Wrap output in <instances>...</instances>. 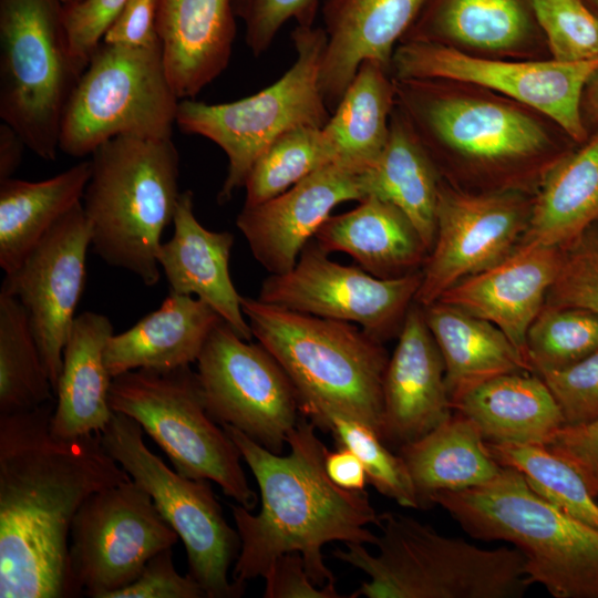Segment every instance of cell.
Instances as JSON below:
<instances>
[{"label":"cell","instance_id":"1","mask_svg":"<svg viewBox=\"0 0 598 598\" xmlns=\"http://www.w3.org/2000/svg\"><path fill=\"white\" fill-rule=\"evenodd\" d=\"M52 401L0 414V597H78L69 564L73 519L93 493L128 474L100 433L52 434Z\"/></svg>","mask_w":598,"mask_h":598},{"label":"cell","instance_id":"2","mask_svg":"<svg viewBox=\"0 0 598 598\" xmlns=\"http://www.w3.org/2000/svg\"><path fill=\"white\" fill-rule=\"evenodd\" d=\"M254 474L260 492L257 514L230 505L240 551L231 580L245 588L265 577L281 555L298 551L318 586L336 581L323 561L322 547L331 542L372 544L377 535L368 525L378 514L364 489L349 491L332 482L324 460L327 446L316 424L301 416L287 437L288 455L272 453L236 427L221 425Z\"/></svg>","mask_w":598,"mask_h":598},{"label":"cell","instance_id":"3","mask_svg":"<svg viewBox=\"0 0 598 598\" xmlns=\"http://www.w3.org/2000/svg\"><path fill=\"white\" fill-rule=\"evenodd\" d=\"M251 334L291 380L302 416L323 427L340 415L380 436L383 378L389 361L382 342L359 326L292 311L258 298H241Z\"/></svg>","mask_w":598,"mask_h":598},{"label":"cell","instance_id":"4","mask_svg":"<svg viewBox=\"0 0 598 598\" xmlns=\"http://www.w3.org/2000/svg\"><path fill=\"white\" fill-rule=\"evenodd\" d=\"M81 200L91 226V247L109 266L145 286L161 279L162 235L178 198L179 155L172 138L117 136L91 154Z\"/></svg>","mask_w":598,"mask_h":598},{"label":"cell","instance_id":"5","mask_svg":"<svg viewBox=\"0 0 598 598\" xmlns=\"http://www.w3.org/2000/svg\"><path fill=\"white\" fill-rule=\"evenodd\" d=\"M375 525L377 555L354 543L332 551L370 578L351 598H520L532 585L515 547L481 548L395 512Z\"/></svg>","mask_w":598,"mask_h":598},{"label":"cell","instance_id":"6","mask_svg":"<svg viewBox=\"0 0 598 598\" xmlns=\"http://www.w3.org/2000/svg\"><path fill=\"white\" fill-rule=\"evenodd\" d=\"M444 508L472 537L503 540L525 559L530 584L555 598H598V529L538 495L515 468L480 486L440 492Z\"/></svg>","mask_w":598,"mask_h":598},{"label":"cell","instance_id":"7","mask_svg":"<svg viewBox=\"0 0 598 598\" xmlns=\"http://www.w3.org/2000/svg\"><path fill=\"white\" fill-rule=\"evenodd\" d=\"M291 40L296 52L293 63L264 90L226 103L179 101L176 117L179 130L212 141L227 156L219 203H227L244 187L251 166L277 137L298 126L323 127L330 118L320 87L326 32L315 24H297Z\"/></svg>","mask_w":598,"mask_h":598},{"label":"cell","instance_id":"8","mask_svg":"<svg viewBox=\"0 0 598 598\" xmlns=\"http://www.w3.org/2000/svg\"><path fill=\"white\" fill-rule=\"evenodd\" d=\"M110 406L136 421L177 473L213 481L236 504L255 509L258 495L248 484L239 450L207 412L197 373L189 365L114 377Z\"/></svg>","mask_w":598,"mask_h":598},{"label":"cell","instance_id":"9","mask_svg":"<svg viewBox=\"0 0 598 598\" xmlns=\"http://www.w3.org/2000/svg\"><path fill=\"white\" fill-rule=\"evenodd\" d=\"M62 0H0V117L35 155L54 161L63 114L81 73Z\"/></svg>","mask_w":598,"mask_h":598},{"label":"cell","instance_id":"10","mask_svg":"<svg viewBox=\"0 0 598 598\" xmlns=\"http://www.w3.org/2000/svg\"><path fill=\"white\" fill-rule=\"evenodd\" d=\"M179 101L161 42L147 48L101 42L66 104L60 151L83 157L117 136L172 138Z\"/></svg>","mask_w":598,"mask_h":598},{"label":"cell","instance_id":"11","mask_svg":"<svg viewBox=\"0 0 598 598\" xmlns=\"http://www.w3.org/2000/svg\"><path fill=\"white\" fill-rule=\"evenodd\" d=\"M143 432L132 417L113 412L100 436L106 452L150 494L183 540L188 574L206 597H240L245 588L228 575L240 551V537L225 519L208 480L188 478L169 468L146 446Z\"/></svg>","mask_w":598,"mask_h":598},{"label":"cell","instance_id":"12","mask_svg":"<svg viewBox=\"0 0 598 598\" xmlns=\"http://www.w3.org/2000/svg\"><path fill=\"white\" fill-rule=\"evenodd\" d=\"M178 539L150 494L131 477L93 493L76 513L70 534V575L76 596L110 598Z\"/></svg>","mask_w":598,"mask_h":598},{"label":"cell","instance_id":"13","mask_svg":"<svg viewBox=\"0 0 598 598\" xmlns=\"http://www.w3.org/2000/svg\"><path fill=\"white\" fill-rule=\"evenodd\" d=\"M196 365L209 415L281 454L302 414L296 389L278 361L259 342L243 339L221 320Z\"/></svg>","mask_w":598,"mask_h":598},{"label":"cell","instance_id":"14","mask_svg":"<svg viewBox=\"0 0 598 598\" xmlns=\"http://www.w3.org/2000/svg\"><path fill=\"white\" fill-rule=\"evenodd\" d=\"M395 79L455 81L501 92L555 121L571 138L586 140L580 114L584 87L598 71V59L514 62L474 56L451 44L404 41L394 51Z\"/></svg>","mask_w":598,"mask_h":598},{"label":"cell","instance_id":"15","mask_svg":"<svg viewBox=\"0 0 598 598\" xmlns=\"http://www.w3.org/2000/svg\"><path fill=\"white\" fill-rule=\"evenodd\" d=\"M422 271L399 278L372 276L344 266L316 245H307L292 269L269 275L258 299L277 307L359 326L380 342L400 333Z\"/></svg>","mask_w":598,"mask_h":598},{"label":"cell","instance_id":"16","mask_svg":"<svg viewBox=\"0 0 598 598\" xmlns=\"http://www.w3.org/2000/svg\"><path fill=\"white\" fill-rule=\"evenodd\" d=\"M91 226L79 203L42 238L22 264L4 274L0 293L17 298L31 329L54 394L62 355L86 281Z\"/></svg>","mask_w":598,"mask_h":598},{"label":"cell","instance_id":"17","mask_svg":"<svg viewBox=\"0 0 598 598\" xmlns=\"http://www.w3.org/2000/svg\"><path fill=\"white\" fill-rule=\"evenodd\" d=\"M529 213L513 195H473L440 186L436 236L414 301L425 307L456 282L508 257Z\"/></svg>","mask_w":598,"mask_h":598},{"label":"cell","instance_id":"18","mask_svg":"<svg viewBox=\"0 0 598 598\" xmlns=\"http://www.w3.org/2000/svg\"><path fill=\"white\" fill-rule=\"evenodd\" d=\"M403 114L420 137L484 162L528 157L545 146L542 126L518 110L443 94L426 80L395 79Z\"/></svg>","mask_w":598,"mask_h":598},{"label":"cell","instance_id":"19","mask_svg":"<svg viewBox=\"0 0 598 598\" xmlns=\"http://www.w3.org/2000/svg\"><path fill=\"white\" fill-rule=\"evenodd\" d=\"M364 198L361 174L330 163L278 196L244 206L236 226L254 258L270 275H280L293 268L334 207Z\"/></svg>","mask_w":598,"mask_h":598},{"label":"cell","instance_id":"20","mask_svg":"<svg viewBox=\"0 0 598 598\" xmlns=\"http://www.w3.org/2000/svg\"><path fill=\"white\" fill-rule=\"evenodd\" d=\"M383 378L380 439L390 447L415 442L452 415L440 349L422 307L411 306Z\"/></svg>","mask_w":598,"mask_h":598},{"label":"cell","instance_id":"21","mask_svg":"<svg viewBox=\"0 0 598 598\" xmlns=\"http://www.w3.org/2000/svg\"><path fill=\"white\" fill-rule=\"evenodd\" d=\"M560 261L561 247L518 246L497 265L450 287L437 300L493 323L526 358L527 330L544 307Z\"/></svg>","mask_w":598,"mask_h":598},{"label":"cell","instance_id":"22","mask_svg":"<svg viewBox=\"0 0 598 598\" xmlns=\"http://www.w3.org/2000/svg\"><path fill=\"white\" fill-rule=\"evenodd\" d=\"M425 0H324L327 41L320 87L330 111L359 66L373 60L390 70L395 43L405 37Z\"/></svg>","mask_w":598,"mask_h":598},{"label":"cell","instance_id":"23","mask_svg":"<svg viewBox=\"0 0 598 598\" xmlns=\"http://www.w3.org/2000/svg\"><path fill=\"white\" fill-rule=\"evenodd\" d=\"M174 233L158 251L161 270L172 293L199 298L243 339L252 334L241 298L229 274L234 235L205 228L194 213V194L181 193L173 218Z\"/></svg>","mask_w":598,"mask_h":598},{"label":"cell","instance_id":"24","mask_svg":"<svg viewBox=\"0 0 598 598\" xmlns=\"http://www.w3.org/2000/svg\"><path fill=\"white\" fill-rule=\"evenodd\" d=\"M236 20L233 0H157L163 60L179 100L194 99L227 69Z\"/></svg>","mask_w":598,"mask_h":598},{"label":"cell","instance_id":"25","mask_svg":"<svg viewBox=\"0 0 598 598\" xmlns=\"http://www.w3.org/2000/svg\"><path fill=\"white\" fill-rule=\"evenodd\" d=\"M205 301L169 293L158 309L107 340L104 360L112 378L137 369L169 370L197 361L221 321Z\"/></svg>","mask_w":598,"mask_h":598},{"label":"cell","instance_id":"26","mask_svg":"<svg viewBox=\"0 0 598 598\" xmlns=\"http://www.w3.org/2000/svg\"><path fill=\"white\" fill-rule=\"evenodd\" d=\"M313 238L328 255L344 252L363 270L384 279L416 272L430 254L411 220L393 204L375 196L330 216Z\"/></svg>","mask_w":598,"mask_h":598},{"label":"cell","instance_id":"27","mask_svg":"<svg viewBox=\"0 0 598 598\" xmlns=\"http://www.w3.org/2000/svg\"><path fill=\"white\" fill-rule=\"evenodd\" d=\"M110 319L85 311L76 316L65 342L55 389L51 432L63 439L101 433L110 422L112 377L104 351L113 334Z\"/></svg>","mask_w":598,"mask_h":598},{"label":"cell","instance_id":"28","mask_svg":"<svg viewBox=\"0 0 598 598\" xmlns=\"http://www.w3.org/2000/svg\"><path fill=\"white\" fill-rule=\"evenodd\" d=\"M487 443L544 446L564 425L563 414L540 377L524 372L488 379L452 400Z\"/></svg>","mask_w":598,"mask_h":598},{"label":"cell","instance_id":"29","mask_svg":"<svg viewBox=\"0 0 598 598\" xmlns=\"http://www.w3.org/2000/svg\"><path fill=\"white\" fill-rule=\"evenodd\" d=\"M422 311L444 361L451 403L494 377L533 372L525 355L493 323L439 300Z\"/></svg>","mask_w":598,"mask_h":598},{"label":"cell","instance_id":"30","mask_svg":"<svg viewBox=\"0 0 598 598\" xmlns=\"http://www.w3.org/2000/svg\"><path fill=\"white\" fill-rule=\"evenodd\" d=\"M411 475L420 507L447 491H462L495 478L503 466L491 454L477 425L456 412L422 439L398 450Z\"/></svg>","mask_w":598,"mask_h":598},{"label":"cell","instance_id":"31","mask_svg":"<svg viewBox=\"0 0 598 598\" xmlns=\"http://www.w3.org/2000/svg\"><path fill=\"white\" fill-rule=\"evenodd\" d=\"M91 174L83 161L44 181L0 182V267L17 269L47 233L81 203Z\"/></svg>","mask_w":598,"mask_h":598},{"label":"cell","instance_id":"32","mask_svg":"<svg viewBox=\"0 0 598 598\" xmlns=\"http://www.w3.org/2000/svg\"><path fill=\"white\" fill-rule=\"evenodd\" d=\"M396 100L389 69L365 60L322 127L333 163L362 174L380 158Z\"/></svg>","mask_w":598,"mask_h":598},{"label":"cell","instance_id":"33","mask_svg":"<svg viewBox=\"0 0 598 598\" xmlns=\"http://www.w3.org/2000/svg\"><path fill=\"white\" fill-rule=\"evenodd\" d=\"M361 183L365 197L393 204L411 220L430 252L440 185L427 151L404 114L392 112L386 145L378 162L361 174Z\"/></svg>","mask_w":598,"mask_h":598},{"label":"cell","instance_id":"34","mask_svg":"<svg viewBox=\"0 0 598 598\" xmlns=\"http://www.w3.org/2000/svg\"><path fill=\"white\" fill-rule=\"evenodd\" d=\"M535 23L533 0H425L403 42L503 51L526 40Z\"/></svg>","mask_w":598,"mask_h":598},{"label":"cell","instance_id":"35","mask_svg":"<svg viewBox=\"0 0 598 598\" xmlns=\"http://www.w3.org/2000/svg\"><path fill=\"white\" fill-rule=\"evenodd\" d=\"M598 219V135L547 174L520 246L565 247Z\"/></svg>","mask_w":598,"mask_h":598},{"label":"cell","instance_id":"36","mask_svg":"<svg viewBox=\"0 0 598 598\" xmlns=\"http://www.w3.org/2000/svg\"><path fill=\"white\" fill-rule=\"evenodd\" d=\"M53 394L27 310L0 293V414L35 409Z\"/></svg>","mask_w":598,"mask_h":598},{"label":"cell","instance_id":"37","mask_svg":"<svg viewBox=\"0 0 598 598\" xmlns=\"http://www.w3.org/2000/svg\"><path fill=\"white\" fill-rule=\"evenodd\" d=\"M333 163L322 127L303 125L277 137L251 166L244 188L245 207L256 206Z\"/></svg>","mask_w":598,"mask_h":598},{"label":"cell","instance_id":"38","mask_svg":"<svg viewBox=\"0 0 598 598\" xmlns=\"http://www.w3.org/2000/svg\"><path fill=\"white\" fill-rule=\"evenodd\" d=\"M487 446L498 464L517 470L544 499L598 529V503L568 463L543 446L493 443Z\"/></svg>","mask_w":598,"mask_h":598},{"label":"cell","instance_id":"39","mask_svg":"<svg viewBox=\"0 0 598 598\" xmlns=\"http://www.w3.org/2000/svg\"><path fill=\"white\" fill-rule=\"evenodd\" d=\"M597 350L598 315L581 308L546 303L526 333V358L538 375L568 367Z\"/></svg>","mask_w":598,"mask_h":598},{"label":"cell","instance_id":"40","mask_svg":"<svg viewBox=\"0 0 598 598\" xmlns=\"http://www.w3.org/2000/svg\"><path fill=\"white\" fill-rule=\"evenodd\" d=\"M322 430L331 433L338 447H347L359 457L368 482L379 493L402 507L421 508L404 461L389 450L372 427L353 419L333 415Z\"/></svg>","mask_w":598,"mask_h":598},{"label":"cell","instance_id":"41","mask_svg":"<svg viewBox=\"0 0 598 598\" xmlns=\"http://www.w3.org/2000/svg\"><path fill=\"white\" fill-rule=\"evenodd\" d=\"M533 10L553 60L574 63L598 59V18L582 0H533Z\"/></svg>","mask_w":598,"mask_h":598},{"label":"cell","instance_id":"42","mask_svg":"<svg viewBox=\"0 0 598 598\" xmlns=\"http://www.w3.org/2000/svg\"><path fill=\"white\" fill-rule=\"evenodd\" d=\"M566 246L547 303L598 315V236L584 233Z\"/></svg>","mask_w":598,"mask_h":598},{"label":"cell","instance_id":"43","mask_svg":"<svg viewBox=\"0 0 598 598\" xmlns=\"http://www.w3.org/2000/svg\"><path fill=\"white\" fill-rule=\"evenodd\" d=\"M245 29V42L255 56L265 53L289 21L315 24L319 0H233Z\"/></svg>","mask_w":598,"mask_h":598},{"label":"cell","instance_id":"44","mask_svg":"<svg viewBox=\"0 0 598 598\" xmlns=\"http://www.w3.org/2000/svg\"><path fill=\"white\" fill-rule=\"evenodd\" d=\"M538 377L553 394L564 425H579L598 417V350L568 367Z\"/></svg>","mask_w":598,"mask_h":598},{"label":"cell","instance_id":"45","mask_svg":"<svg viewBox=\"0 0 598 598\" xmlns=\"http://www.w3.org/2000/svg\"><path fill=\"white\" fill-rule=\"evenodd\" d=\"M128 0L63 3L62 19L72 62L82 74L102 39Z\"/></svg>","mask_w":598,"mask_h":598},{"label":"cell","instance_id":"46","mask_svg":"<svg viewBox=\"0 0 598 598\" xmlns=\"http://www.w3.org/2000/svg\"><path fill=\"white\" fill-rule=\"evenodd\" d=\"M172 548H166L154 555L131 585L113 592L110 598L206 597L203 588L193 576L178 574L174 566Z\"/></svg>","mask_w":598,"mask_h":598},{"label":"cell","instance_id":"47","mask_svg":"<svg viewBox=\"0 0 598 598\" xmlns=\"http://www.w3.org/2000/svg\"><path fill=\"white\" fill-rule=\"evenodd\" d=\"M543 447L568 463L598 498V417L579 425H563Z\"/></svg>","mask_w":598,"mask_h":598},{"label":"cell","instance_id":"48","mask_svg":"<svg viewBox=\"0 0 598 598\" xmlns=\"http://www.w3.org/2000/svg\"><path fill=\"white\" fill-rule=\"evenodd\" d=\"M265 598H342L336 581L316 585L310 578L302 555L290 551L279 556L266 576Z\"/></svg>","mask_w":598,"mask_h":598},{"label":"cell","instance_id":"49","mask_svg":"<svg viewBox=\"0 0 598 598\" xmlns=\"http://www.w3.org/2000/svg\"><path fill=\"white\" fill-rule=\"evenodd\" d=\"M156 10L157 0H128L107 28L102 42L134 48L159 43Z\"/></svg>","mask_w":598,"mask_h":598},{"label":"cell","instance_id":"50","mask_svg":"<svg viewBox=\"0 0 598 598\" xmlns=\"http://www.w3.org/2000/svg\"><path fill=\"white\" fill-rule=\"evenodd\" d=\"M324 466L329 477L338 486L349 491L364 489L368 482L364 466L349 448L328 450Z\"/></svg>","mask_w":598,"mask_h":598},{"label":"cell","instance_id":"51","mask_svg":"<svg viewBox=\"0 0 598 598\" xmlns=\"http://www.w3.org/2000/svg\"><path fill=\"white\" fill-rule=\"evenodd\" d=\"M24 148H28L18 132L7 123L0 125V182L13 177L19 168Z\"/></svg>","mask_w":598,"mask_h":598},{"label":"cell","instance_id":"52","mask_svg":"<svg viewBox=\"0 0 598 598\" xmlns=\"http://www.w3.org/2000/svg\"><path fill=\"white\" fill-rule=\"evenodd\" d=\"M587 100L590 111L598 117V71L588 83Z\"/></svg>","mask_w":598,"mask_h":598},{"label":"cell","instance_id":"53","mask_svg":"<svg viewBox=\"0 0 598 598\" xmlns=\"http://www.w3.org/2000/svg\"><path fill=\"white\" fill-rule=\"evenodd\" d=\"M83 0H63V3H76Z\"/></svg>","mask_w":598,"mask_h":598},{"label":"cell","instance_id":"54","mask_svg":"<svg viewBox=\"0 0 598 598\" xmlns=\"http://www.w3.org/2000/svg\"><path fill=\"white\" fill-rule=\"evenodd\" d=\"M598 7V0H590Z\"/></svg>","mask_w":598,"mask_h":598},{"label":"cell","instance_id":"55","mask_svg":"<svg viewBox=\"0 0 598 598\" xmlns=\"http://www.w3.org/2000/svg\"><path fill=\"white\" fill-rule=\"evenodd\" d=\"M63 1V0H62Z\"/></svg>","mask_w":598,"mask_h":598}]
</instances>
